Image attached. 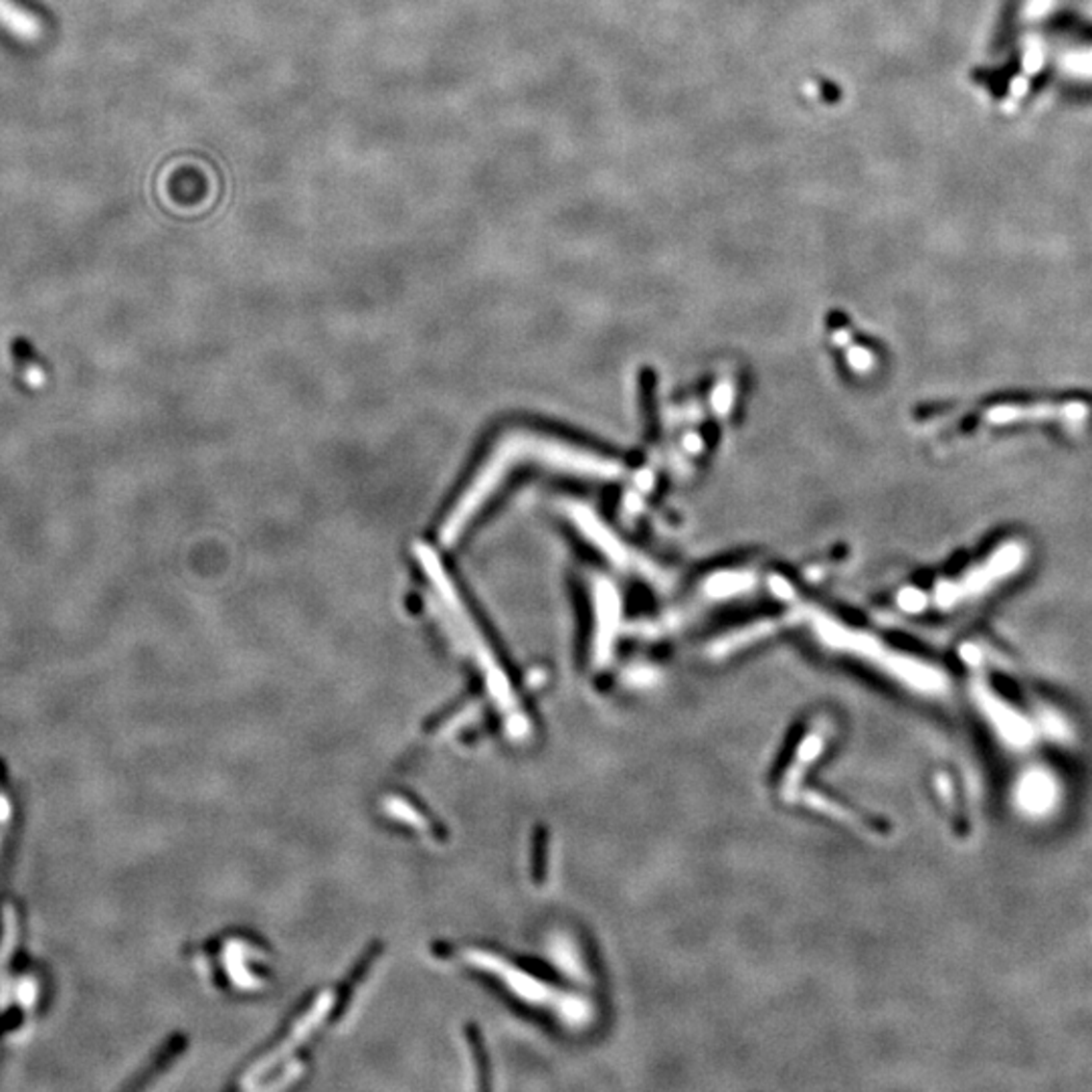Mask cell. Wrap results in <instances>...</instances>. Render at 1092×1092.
Listing matches in <instances>:
<instances>
[{
    "mask_svg": "<svg viewBox=\"0 0 1092 1092\" xmlns=\"http://www.w3.org/2000/svg\"><path fill=\"white\" fill-rule=\"evenodd\" d=\"M524 463L601 481L617 480L623 472L621 463L615 459L577 448L564 439L524 429L508 431L494 443L492 452L478 468L468 488L463 490L450 514L445 516L439 531L441 542L445 546L455 544L463 531L468 529V524L483 508V504L498 492L510 472Z\"/></svg>",
    "mask_w": 1092,
    "mask_h": 1092,
    "instance_id": "6da1fadb",
    "label": "cell"
},
{
    "mask_svg": "<svg viewBox=\"0 0 1092 1092\" xmlns=\"http://www.w3.org/2000/svg\"><path fill=\"white\" fill-rule=\"evenodd\" d=\"M1027 549L1020 540H1009L991 553L985 560L977 562L961 573L957 579L943 581L935 589V605L955 607L961 603L975 601L996 589L998 585L1014 577L1026 564Z\"/></svg>",
    "mask_w": 1092,
    "mask_h": 1092,
    "instance_id": "7a4b0ae2",
    "label": "cell"
},
{
    "mask_svg": "<svg viewBox=\"0 0 1092 1092\" xmlns=\"http://www.w3.org/2000/svg\"><path fill=\"white\" fill-rule=\"evenodd\" d=\"M562 510H564L566 516H569V520L575 524V529L586 540H589L601 555H605L607 560H611L617 566V569L627 571V573H636L637 577H641L643 581L652 583L656 586L667 585V575L662 573L658 566L652 564L645 557H641L639 553L630 549V546H627L613 531H610V526H607L589 508V506L577 504V502H564Z\"/></svg>",
    "mask_w": 1092,
    "mask_h": 1092,
    "instance_id": "3957f363",
    "label": "cell"
},
{
    "mask_svg": "<svg viewBox=\"0 0 1092 1092\" xmlns=\"http://www.w3.org/2000/svg\"><path fill=\"white\" fill-rule=\"evenodd\" d=\"M991 425H1058L1070 433L1092 431V409L1082 401H1036V403H1001L985 411Z\"/></svg>",
    "mask_w": 1092,
    "mask_h": 1092,
    "instance_id": "277c9868",
    "label": "cell"
},
{
    "mask_svg": "<svg viewBox=\"0 0 1092 1092\" xmlns=\"http://www.w3.org/2000/svg\"><path fill=\"white\" fill-rule=\"evenodd\" d=\"M0 27L13 37L27 40V43H33V40L43 35L40 20L33 13L13 3V0H0Z\"/></svg>",
    "mask_w": 1092,
    "mask_h": 1092,
    "instance_id": "5b68a950",
    "label": "cell"
},
{
    "mask_svg": "<svg viewBox=\"0 0 1092 1092\" xmlns=\"http://www.w3.org/2000/svg\"><path fill=\"white\" fill-rule=\"evenodd\" d=\"M13 354L14 358H18V362L23 364V373L29 384L33 387H39V384H43V371H40L39 364L33 360L31 362V347L25 340H14L13 342Z\"/></svg>",
    "mask_w": 1092,
    "mask_h": 1092,
    "instance_id": "8992f818",
    "label": "cell"
}]
</instances>
